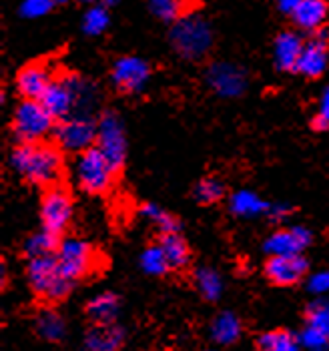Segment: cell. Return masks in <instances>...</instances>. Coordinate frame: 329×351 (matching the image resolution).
Returning <instances> with one entry per match:
<instances>
[{"label": "cell", "mask_w": 329, "mask_h": 351, "mask_svg": "<svg viewBox=\"0 0 329 351\" xmlns=\"http://www.w3.org/2000/svg\"><path fill=\"white\" fill-rule=\"evenodd\" d=\"M10 162L14 171L34 187L45 191L55 185H62L64 155L56 143H19L10 153Z\"/></svg>", "instance_id": "6da1fadb"}, {"label": "cell", "mask_w": 329, "mask_h": 351, "mask_svg": "<svg viewBox=\"0 0 329 351\" xmlns=\"http://www.w3.org/2000/svg\"><path fill=\"white\" fill-rule=\"evenodd\" d=\"M27 277L28 285L36 299H40L42 303H49V305L58 303L66 298L75 283L64 275L56 255L28 259Z\"/></svg>", "instance_id": "7a4b0ae2"}, {"label": "cell", "mask_w": 329, "mask_h": 351, "mask_svg": "<svg viewBox=\"0 0 329 351\" xmlns=\"http://www.w3.org/2000/svg\"><path fill=\"white\" fill-rule=\"evenodd\" d=\"M75 173H77V183L84 193L101 197L107 195L117 183V169L110 165L107 155L95 145L86 151H82L77 157L75 165Z\"/></svg>", "instance_id": "3957f363"}, {"label": "cell", "mask_w": 329, "mask_h": 351, "mask_svg": "<svg viewBox=\"0 0 329 351\" xmlns=\"http://www.w3.org/2000/svg\"><path fill=\"white\" fill-rule=\"evenodd\" d=\"M56 259L71 281L86 279L105 267L103 253L88 241H81V239H62Z\"/></svg>", "instance_id": "277c9868"}, {"label": "cell", "mask_w": 329, "mask_h": 351, "mask_svg": "<svg viewBox=\"0 0 329 351\" xmlns=\"http://www.w3.org/2000/svg\"><path fill=\"white\" fill-rule=\"evenodd\" d=\"M55 123L56 119L40 101L23 99V103L14 110L10 129L19 143H38L47 141V136L55 133Z\"/></svg>", "instance_id": "5b68a950"}, {"label": "cell", "mask_w": 329, "mask_h": 351, "mask_svg": "<svg viewBox=\"0 0 329 351\" xmlns=\"http://www.w3.org/2000/svg\"><path fill=\"white\" fill-rule=\"evenodd\" d=\"M75 213V201L71 191L64 185H55L45 189L40 197V219H42V227L55 235H62Z\"/></svg>", "instance_id": "8992f818"}, {"label": "cell", "mask_w": 329, "mask_h": 351, "mask_svg": "<svg viewBox=\"0 0 329 351\" xmlns=\"http://www.w3.org/2000/svg\"><path fill=\"white\" fill-rule=\"evenodd\" d=\"M53 135H55V143L62 151L81 155L82 151L97 145L99 127L86 117H69L56 123Z\"/></svg>", "instance_id": "52a82bcc"}, {"label": "cell", "mask_w": 329, "mask_h": 351, "mask_svg": "<svg viewBox=\"0 0 329 351\" xmlns=\"http://www.w3.org/2000/svg\"><path fill=\"white\" fill-rule=\"evenodd\" d=\"M56 69L47 60V58H36L30 60L25 66H21V71L16 73V90L23 99L28 101H40L45 97V93L49 90V86L56 81Z\"/></svg>", "instance_id": "ba28073f"}, {"label": "cell", "mask_w": 329, "mask_h": 351, "mask_svg": "<svg viewBox=\"0 0 329 351\" xmlns=\"http://www.w3.org/2000/svg\"><path fill=\"white\" fill-rule=\"evenodd\" d=\"M329 58V32L326 28L309 34L303 45V53L295 66V73L305 79H319L328 69Z\"/></svg>", "instance_id": "9c48e42d"}, {"label": "cell", "mask_w": 329, "mask_h": 351, "mask_svg": "<svg viewBox=\"0 0 329 351\" xmlns=\"http://www.w3.org/2000/svg\"><path fill=\"white\" fill-rule=\"evenodd\" d=\"M149 77H151L149 62L137 56H123L110 69V82L114 90L121 95H133L141 90Z\"/></svg>", "instance_id": "30bf717a"}, {"label": "cell", "mask_w": 329, "mask_h": 351, "mask_svg": "<svg viewBox=\"0 0 329 351\" xmlns=\"http://www.w3.org/2000/svg\"><path fill=\"white\" fill-rule=\"evenodd\" d=\"M309 263L302 253L293 255H269V259L263 265L265 277L277 287H291L297 285L307 275Z\"/></svg>", "instance_id": "8fae6325"}, {"label": "cell", "mask_w": 329, "mask_h": 351, "mask_svg": "<svg viewBox=\"0 0 329 351\" xmlns=\"http://www.w3.org/2000/svg\"><path fill=\"white\" fill-rule=\"evenodd\" d=\"M77 101H79V82L73 81V77H60V75L40 99V103L47 107V110L56 121L69 119Z\"/></svg>", "instance_id": "7c38bea8"}, {"label": "cell", "mask_w": 329, "mask_h": 351, "mask_svg": "<svg viewBox=\"0 0 329 351\" xmlns=\"http://www.w3.org/2000/svg\"><path fill=\"white\" fill-rule=\"evenodd\" d=\"M97 147L107 155L110 165L117 169V173L123 171L125 167V157H127V145H125V135L119 125V121L112 114H105L101 125H99V138Z\"/></svg>", "instance_id": "4fadbf2b"}, {"label": "cell", "mask_w": 329, "mask_h": 351, "mask_svg": "<svg viewBox=\"0 0 329 351\" xmlns=\"http://www.w3.org/2000/svg\"><path fill=\"white\" fill-rule=\"evenodd\" d=\"M291 25L302 32H317L326 27L329 21V2L328 0H300L293 12L289 14Z\"/></svg>", "instance_id": "5bb4252c"}, {"label": "cell", "mask_w": 329, "mask_h": 351, "mask_svg": "<svg viewBox=\"0 0 329 351\" xmlns=\"http://www.w3.org/2000/svg\"><path fill=\"white\" fill-rule=\"evenodd\" d=\"M303 343L311 350H321L329 343V305L311 303L307 309V325L303 331Z\"/></svg>", "instance_id": "9a60e30c"}, {"label": "cell", "mask_w": 329, "mask_h": 351, "mask_svg": "<svg viewBox=\"0 0 329 351\" xmlns=\"http://www.w3.org/2000/svg\"><path fill=\"white\" fill-rule=\"evenodd\" d=\"M303 40L302 36L293 30H285L275 38V64L279 71H287V73H295V66L300 62V56L303 53Z\"/></svg>", "instance_id": "2e32d148"}, {"label": "cell", "mask_w": 329, "mask_h": 351, "mask_svg": "<svg viewBox=\"0 0 329 351\" xmlns=\"http://www.w3.org/2000/svg\"><path fill=\"white\" fill-rule=\"evenodd\" d=\"M309 241H311V233L302 227L279 229L267 239L265 249L269 251V255H293V253H302Z\"/></svg>", "instance_id": "e0dca14e"}, {"label": "cell", "mask_w": 329, "mask_h": 351, "mask_svg": "<svg viewBox=\"0 0 329 351\" xmlns=\"http://www.w3.org/2000/svg\"><path fill=\"white\" fill-rule=\"evenodd\" d=\"M157 243L161 245L171 271H183L191 263V249L181 233H159Z\"/></svg>", "instance_id": "ac0fdd59"}, {"label": "cell", "mask_w": 329, "mask_h": 351, "mask_svg": "<svg viewBox=\"0 0 329 351\" xmlns=\"http://www.w3.org/2000/svg\"><path fill=\"white\" fill-rule=\"evenodd\" d=\"M123 329L117 325H93L86 331L84 346L88 351H119L123 346Z\"/></svg>", "instance_id": "d6986e66"}, {"label": "cell", "mask_w": 329, "mask_h": 351, "mask_svg": "<svg viewBox=\"0 0 329 351\" xmlns=\"http://www.w3.org/2000/svg\"><path fill=\"white\" fill-rule=\"evenodd\" d=\"M203 0H149L151 12L164 23H175L195 12Z\"/></svg>", "instance_id": "ffe728a7"}, {"label": "cell", "mask_w": 329, "mask_h": 351, "mask_svg": "<svg viewBox=\"0 0 329 351\" xmlns=\"http://www.w3.org/2000/svg\"><path fill=\"white\" fill-rule=\"evenodd\" d=\"M119 305L121 303L114 293H101L84 305V313L93 322V325H110L117 319Z\"/></svg>", "instance_id": "44dd1931"}, {"label": "cell", "mask_w": 329, "mask_h": 351, "mask_svg": "<svg viewBox=\"0 0 329 351\" xmlns=\"http://www.w3.org/2000/svg\"><path fill=\"white\" fill-rule=\"evenodd\" d=\"M62 243V239L42 229L40 233H34L30 235L25 243V253H27L28 259H34V257H47V255H56L58 253V247Z\"/></svg>", "instance_id": "7402d4cb"}, {"label": "cell", "mask_w": 329, "mask_h": 351, "mask_svg": "<svg viewBox=\"0 0 329 351\" xmlns=\"http://www.w3.org/2000/svg\"><path fill=\"white\" fill-rule=\"evenodd\" d=\"M257 351H297V339L285 329H273L257 337Z\"/></svg>", "instance_id": "603a6c76"}, {"label": "cell", "mask_w": 329, "mask_h": 351, "mask_svg": "<svg viewBox=\"0 0 329 351\" xmlns=\"http://www.w3.org/2000/svg\"><path fill=\"white\" fill-rule=\"evenodd\" d=\"M213 337L219 341L221 346H229V343H235L241 335V324L235 315L231 313H221L219 317L213 322Z\"/></svg>", "instance_id": "cb8c5ba5"}, {"label": "cell", "mask_w": 329, "mask_h": 351, "mask_svg": "<svg viewBox=\"0 0 329 351\" xmlns=\"http://www.w3.org/2000/svg\"><path fill=\"white\" fill-rule=\"evenodd\" d=\"M193 197L201 205H215L225 197V187L217 179H201L193 189Z\"/></svg>", "instance_id": "d4e9b609"}, {"label": "cell", "mask_w": 329, "mask_h": 351, "mask_svg": "<svg viewBox=\"0 0 329 351\" xmlns=\"http://www.w3.org/2000/svg\"><path fill=\"white\" fill-rule=\"evenodd\" d=\"M141 265H143V269L147 271L149 275H157V277H163L164 273L171 271L169 263H167V257H164L163 249H161V245L159 243L151 245V247L145 249V253H143V257H141Z\"/></svg>", "instance_id": "484cf974"}, {"label": "cell", "mask_w": 329, "mask_h": 351, "mask_svg": "<svg viewBox=\"0 0 329 351\" xmlns=\"http://www.w3.org/2000/svg\"><path fill=\"white\" fill-rule=\"evenodd\" d=\"M141 211L153 221V225H157L159 233H179L181 225H179L177 217H173L171 213H164V211L153 207V205H143Z\"/></svg>", "instance_id": "4316f807"}, {"label": "cell", "mask_w": 329, "mask_h": 351, "mask_svg": "<svg viewBox=\"0 0 329 351\" xmlns=\"http://www.w3.org/2000/svg\"><path fill=\"white\" fill-rule=\"evenodd\" d=\"M38 333H40L45 339L56 341V339H60L62 333H64V324H62V319L56 315L55 311H45V313L38 317Z\"/></svg>", "instance_id": "83f0119b"}, {"label": "cell", "mask_w": 329, "mask_h": 351, "mask_svg": "<svg viewBox=\"0 0 329 351\" xmlns=\"http://www.w3.org/2000/svg\"><path fill=\"white\" fill-rule=\"evenodd\" d=\"M197 287L205 299H217L221 295V281L213 271H199Z\"/></svg>", "instance_id": "f1b7e54d"}, {"label": "cell", "mask_w": 329, "mask_h": 351, "mask_svg": "<svg viewBox=\"0 0 329 351\" xmlns=\"http://www.w3.org/2000/svg\"><path fill=\"white\" fill-rule=\"evenodd\" d=\"M231 207H233L237 213H249L253 207H259V203H257V199H255L253 195L241 193V195L235 197V201H231Z\"/></svg>", "instance_id": "f546056e"}, {"label": "cell", "mask_w": 329, "mask_h": 351, "mask_svg": "<svg viewBox=\"0 0 329 351\" xmlns=\"http://www.w3.org/2000/svg\"><path fill=\"white\" fill-rule=\"evenodd\" d=\"M309 287H311L313 291H328L329 289V273L328 271H321V273H317L315 277H311V281H309Z\"/></svg>", "instance_id": "4dcf8cb0"}, {"label": "cell", "mask_w": 329, "mask_h": 351, "mask_svg": "<svg viewBox=\"0 0 329 351\" xmlns=\"http://www.w3.org/2000/svg\"><path fill=\"white\" fill-rule=\"evenodd\" d=\"M105 25H107V14H103L101 10L90 12V16L86 19V28L88 30H101Z\"/></svg>", "instance_id": "1f68e13d"}, {"label": "cell", "mask_w": 329, "mask_h": 351, "mask_svg": "<svg viewBox=\"0 0 329 351\" xmlns=\"http://www.w3.org/2000/svg\"><path fill=\"white\" fill-rule=\"evenodd\" d=\"M311 129L313 131H317V133H321V131H328L329 129V119H326L324 114H315L313 119H311Z\"/></svg>", "instance_id": "d6a6232c"}, {"label": "cell", "mask_w": 329, "mask_h": 351, "mask_svg": "<svg viewBox=\"0 0 329 351\" xmlns=\"http://www.w3.org/2000/svg\"><path fill=\"white\" fill-rule=\"evenodd\" d=\"M297 2H300V0H279V8L289 16V14L293 12V8L297 6Z\"/></svg>", "instance_id": "836d02e7"}, {"label": "cell", "mask_w": 329, "mask_h": 351, "mask_svg": "<svg viewBox=\"0 0 329 351\" xmlns=\"http://www.w3.org/2000/svg\"><path fill=\"white\" fill-rule=\"evenodd\" d=\"M319 114H324L326 119H329V90H328V95H326V99H324V105H321Z\"/></svg>", "instance_id": "e575fe53"}, {"label": "cell", "mask_w": 329, "mask_h": 351, "mask_svg": "<svg viewBox=\"0 0 329 351\" xmlns=\"http://www.w3.org/2000/svg\"><path fill=\"white\" fill-rule=\"evenodd\" d=\"M105 4H112V2H117V0H103Z\"/></svg>", "instance_id": "d590c367"}, {"label": "cell", "mask_w": 329, "mask_h": 351, "mask_svg": "<svg viewBox=\"0 0 329 351\" xmlns=\"http://www.w3.org/2000/svg\"><path fill=\"white\" fill-rule=\"evenodd\" d=\"M56 2H69V0H56Z\"/></svg>", "instance_id": "8d00e7d4"}]
</instances>
